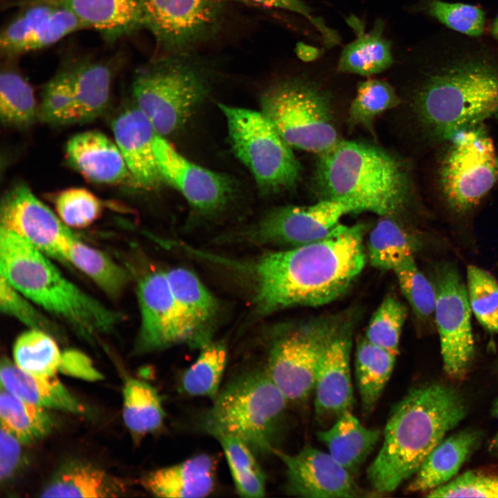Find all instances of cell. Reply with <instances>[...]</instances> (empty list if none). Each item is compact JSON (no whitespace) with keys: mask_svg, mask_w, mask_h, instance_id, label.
Returning <instances> with one entry per match:
<instances>
[{"mask_svg":"<svg viewBox=\"0 0 498 498\" xmlns=\"http://www.w3.org/2000/svg\"><path fill=\"white\" fill-rule=\"evenodd\" d=\"M365 225L339 224L327 236L248 259L207 250L204 261L230 271L248 288L255 315L317 307L340 297L364 268Z\"/></svg>","mask_w":498,"mask_h":498,"instance_id":"1","label":"cell"},{"mask_svg":"<svg viewBox=\"0 0 498 498\" xmlns=\"http://www.w3.org/2000/svg\"><path fill=\"white\" fill-rule=\"evenodd\" d=\"M470 37L439 38L414 93L415 114L436 142L498 119V51Z\"/></svg>","mask_w":498,"mask_h":498,"instance_id":"2","label":"cell"},{"mask_svg":"<svg viewBox=\"0 0 498 498\" xmlns=\"http://www.w3.org/2000/svg\"><path fill=\"white\" fill-rule=\"evenodd\" d=\"M465 412L463 399L450 387L431 383L412 389L391 409L382 445L367 470L372 490L390 493L414 475Z\"/></svg>","mask_w":498,"mask_h":498,"instance_id":"3","label":"cell"},{"mask_svg":"<svg viewBox=\"0 0 498 498\" xmlns=\"http://www.w3.org/2000/svg\"><path fill=\"white\" fill-rule=\"evenodd\" d=\"M314 183L322 199L351 204L357 212L392 216L409 199L411 177L405 163L376 145L340 140L318 155Z\"/></svg>","mask_w":498,"mask_h":498,"instance_id":"4","label":"cell"},{"mask_svg":"<svg viewBox=\"0 0 498 498\" xmlns=\"http://www.w3.org/2000/svg\"><path fill=\"white\" fill-rule=\"evenodd\" d=\"M0 270L12 286L82 338L111 332L122 320L64 277L49 259L18 235L0 228Z\"/></svg>","mask_w":498,"mask_h":498,"instance_id":"5","label":"cell"},{"mask_svg":"<svg viewBox=\"0 0 498 498\" xmlns=\"http://www.w3.org/2000/svg\"><path fill=\"white\" fill-rule=\"evenodd\" d=\"M210 62L194 52L166 54L136 72L134 104L165 137L181 129L203 102L214 73Z\"/></svg>","mask_w":498,"mask_h":498,"instance_id":"6","label":"cell"},{"mask_svg":"<svg viewBox=\"0 0 498 498\" xmlns=\"http://www.w3.org/2000/svg\"><path fill=\"white\" fill-rule=\"evenodd\" d=\"M201 420L212 436L228 434L257 454H274L288 401L266 369L244 371L222 387Z\"/></svg>","mask_w":498,"mask_h":498,"instance_id":"7","label":"cell"},{"mask_svg":"<svg viewBox=\"0 0 498 498\" xmlns=\"http://www.w3.org/2000/svg\"><path fill=\"white\" fill-rule=\"evenodd\" d=\"M261 111L292 147L317 155L340 140L326 93L300 78L279 81L260 97Z\"/></svg>","mask_w":498,"mask_h":498,"instance_id":"8","label":"cell"},{"mask_svg":"<svg viewBox=\"0 0 498 498\" xmlns=\"http://www.w3.org/2000/svg\"><path fill=\"white\" fill-rule=\"evenodd\" d=\"M229 142L237 158L248 169L263 194L293 188L301 165L292 147L260 111L220 104Z\"/></svg>","mask_w":498,"mask_h":498,"instance_id":"9","label":"cell"},{"mask_svg":"<svg viewBox=\"0 0 498 498\" xmlns=\"http://www.w3.org/2000/svg\"><path fill=\"white\" fill-rule=\"evenodd\" d=\"M446 142L438 169L439 187L448 206L464 213L497 181L498 156L483 123L457 131Z\"/></svg>","mask_w":498,"mask_h":498,"instance_id":"10","label":"cell"},{"mask_svg":"<svg viewBox=\"0 0 498 498\" xmlns=\"http://www.w3.org/2000/svg\"><path fill=\"white\" fill-rule=\"evenodd\" d=\"M348 323L340 315L320 317L292 327L275 340L265 369L288 401H304L313 392L324 353Z\"/></svg>","mask_w":498,"mask_h":498,"instance_id":"11","label":"cell"},{"mask_svg":"<svg viewBox=\"0 0 498 498\" xmlns=\"http://www.w3.org/2000/svg\"><path fill=\"white\" fill-rule=\"evenodd\" d=\"M231 0H140L143 28L166 54L193 52L221 31Z\"/></svg>","mask_w":498,"mask_h":498,"instance_id":"12","label":"cell"},{"mask_svg":"<svg viewBox=\"0 0 498 498\" xmlns=\"http://www.w3.org/2000/svg\"><path fill=\"white\" fill-rule=\"evenodd\" d=\"M356 212L351 204L333 199H321L306 206L279 207L250 227L223 239L239 243L295 247L325 237L343 216Z\"/></svg>","mask_w":498,"mask_h":498,"instance_id":"13","label":"cell"},{"mask_svg":"<svg viewBox=\"0 0 498 498\" xmlns=\"http://www.w3.org/2000/svg\"><path fill=\"white\" fill-rule=\"evenodd\" d=\"M432 283L443 368L449 376L461 378L467 373L474 352L467 286L456 268L448 263L437 266Z\"/></svg>","mask_w":498,"mask_h":498,"instance_id":"14","label":"cell"},{"mask_svg":"<svg viewBox=\"0 0 498 498\" xmlns=\"http://www.w3.org/2000/svg\"><path fill=\"white\" fill-rule=\"evenodd\" d=\"M0 228L28 241L49 257L64 261L71 241L76 236L25 184L18 183L3 195Z\"/></svg>","mask_w":498,"mask_h":498,"instance_id":"15","label":"cell"},{"mask_svg":"<svg viewBox=\"0 0 498 498\" xmlns=\"http://www.w3.org/2000/svg\"><path fill=\"white\" fill-rule=\"evenodd\" d=\"M140 324L135 351L145 354L174 345L190 347V335L174 299L165 271L147 273L138 281Z\"/></svg>","mask_w":498,"mask_h":498,"instance_id":"16","label":"cell"},{"mask_svg":"<svg viewBox=\"0 0 498 498\" xmlns=\"http://www.w3.org/2000/svg\"><path fill=\"white\" fill-rule=\"evenodd\" d=\"M154 144L164 183L180 192L194 210L211 214L227 205L235 191L231 177L191 162L158 133Z\"/></svg>","mask_w":498,"mask_h":498,"instance_id":"17","label":"cell"},{"mask_svg":"<svg viewBox=\"0 0 498 498\" xmlns=\"http://www.w3.org/2000/svg\"><path fill=\"white\" fill-rule=\"evenodd\" d=\"M274 454L285 465V490L290 495L311 498L364 495L353 475L329 452L306 445L296 454L277 449Z\"/></svg>","mask_w":498,"mask_h":498,"instance_id":"18","label":"cell"},{"mask_svg":"<svg viewBox=\"0 0 498 498\" xmlns=\"http://www.w3.org/2000/svg\"><path fill=\"white\" fill-rule=\"evenodd\" d=\"M351 329L348 323L328 346L320 363L313 392L319 423L335 421L354 404L351 374Z\"/></svg>","mask_w":498,"mask_h":498,"instance_id":"19","label":"cell"},{"mask_svg":"<svg viewBox=\"0 0 498 498\" xmlns=\"http://www.w3.org/2000/svg\"><path fill=\"white\" fill-rule=\"evenodd\" d=\"M111 129L135 187L154 190L164 183L154 151L157 132L134 104L123 108L111 122Z\"/></svg>","mask_w":498,"mask_h":498,"instance_id":"20","label":"cell"},{"mask_svg":"<svg viewBox=\"0 0 498 498\" xmlns=\"http://www.w3.org/2000/svg\"><path fill=\"white\" fill-rule=\"evenodd\" d=\"M165 273L190 335V347L201 349L212 341L220 304L189 269L176 267Z\"/></svg>","mask_w":498,"mask_h":498,"instance_id":"21","label":"cell"},{"mask_svg":"<svg viewBox=\"0 0 498 498\" xmlns=\"http://www.w3.org/2000/svg\"><path fill=\"white\" fill-rule=\"evenodd\" d=\"M66 156L73 167L91 182L134 186L116 142L102 132L87 131L73 136L66 143Z\"/></svg>","mask_w":498,"mask_h":498,"instance_id":"22","label":"cell"},{"mask_svg":"<svg viewBox=\"0 0 498 498\" xmlns=\"http://www.w3.org/2000/svg\"><path fill=\"white\" fill-rule=\"evenodd\" d=\"M216 464L206 454L190 458L145 475L142 486L157 497H204L215 486Z\"/></svg>","mask_w":498,"mask_h":498,"instance_id":"23","label":"cell"},{"mask_svg":"<svg viewBox=\"0 0 498 498\" xmlns=\"http://www.w3.org/2000/svg\"><path fill=\"white\" fill-rule=\"evenodd\" d=\"M316 436L329 454L353 476L374 450L381 432L364 426L351 411H347L330 427L317 431Z\"/></svg>","mask_w":498,"mask_h":498,"instance_id":"24","label":"cell"},{"mask_svg":"<svg viewBox=\"0 0 498 498\" xmlns=\"http://www.w3.org/2000/svg\"><path fill=\"white\" fill-rule=\"evenodd\" d=\"M0 378L3 389L31 404L77 414L86 412L56 376L41 377L30 374L3 357L1 361Z\"/></svg>","mask_w":498,"mask_h":498,"instance_id":"25","label":"cell"},{"mask_svg":"<svg viewBox=\"0 0 498 498\" xmlns=\"http://www.w3.org/2000/svg\"><path fill=\"white\" fill-rule=\"evenodd\" d=\"M86 28L112 42L143 28L140 0H63Z\"/></svg>","mask_w":498,"mask_h":498,"instance_id":"26","label":"cell"},{"mask_svg":"<svg viewBox=\"0 0 498 498\" xmlns=\"http://www.w3.org/2000/svg\"><path fill=\"white\" fill-rule=\"evenodd\" d=\"M479 439L477 432L470 430L444 439L423 461L407 490L430 491L450 481L476 448Z\"/></svg>","mask_w":498,"mask_h":498,"instance_id":"27","label":"cell"},{"mask_svg":"<svg viewBox=\"0 0 498 498\" xmlns=\"http://www.w3.org/2000/svg\"><path fill=\"white\" fill-rule=\"evenodd\" d=\"M78 122L102 115L109 105L114 77L112 60L82 58L69 61Z\"/></svg>","mask_w":498,"mask_h":498,"instance_id":"28","label":"cell"},{"mask_svg":"<svg viewBox=\"0 0 498 498\" xmlns=\"http://www.w3.org/2000/svg\"><path fill=\"white\" fill-rule=\"evenodd\" d=\"M122 481L84 462L61 467L42 490L43 497H116L125 492Z\"/></svg>","mask_w":498,"mask_h":498,"instance_id":"29","label":"cell"},{"mask_svg":"<svg viewBox=\"0 0 498 498\" xmlns=\"http://www.w3.org/2000/svg\"><path fill=\"white\" fill-rule=\"evenodd\" d=\"M396 356L360 339L355 353V378L362 411L368 415L374 409L393 372Z\"/></svg>","mask_w":498,"mask_h":498,"instance_id":"30","label":"cell"},{"mask_svg":"<svg viewBox=\"0 0 498 498\" xmlns=\"http://www.w3.org/2000/svg\"><path fill=\"white\" fill-rule=\"evenodd\" d=\"M384 23L378 20L368 33L358 31V37L340 53L338 68L343 73L371 76L393 64L391 43L383 37Z\"/></svg>","mask_w":498,"mask_h":498,"instance_id":"31","label":"cell"},{"mask_svg":"<svg viewBox=\"0 0 498 498\" xmlns=\"http://www.w3.org/2000/svg\"><path fill=\"white\" fill-rule=\"evenodd\" d=\"M64 261L84 273L112 298L118 297L130 281L127 269L102 251L81 241L77 235L70 242Z\"/></svg>","mask_w":498,"mask_h":498,"instance_id":"32","label":"cell"},{"mask_svg":"<svg viewBox=\"0 0 498 498\" xmlns=\"http://www.w3.org/2000/svg\"><path fill=\"white\" fill-rule=\"evenodd\" d=\"M165 413L157 389L150 384L128 378L123 387L122 418L132 432L145 435L160 429Z\"/></svg>","mask_w":498,"mask_h":498,"instance_id":"33","label":"cell"},{"mask_svg":"<svg viewBox=\"0 0 498 498\" xmlns=\"http://www.w3.org/2000/svg\"><path fill=\"white\" fill-rule=\"evenodd\" d=\"M44 409L1 387V425L14 434L21 444L36 442L52 431L54 423Z\"/></svg>","mask_w":498,"mask_h":498,"instance_id":"34","label":"cell"},{"mask_svg":"<svg viewBox=\"0 0 498 498\" xmlns=\"http://www.w3.org/2000/svg\"><path fill=\"white\" fill-rule=\"evenodd\" d=\"M0 118L6 127L27 128L39 119L34 90L15 68H5L0 75Z\"/></svg>","mask_w":498,"mask_h":498,"instance_id":"35","label":"cell"},{"mask_svg":"<svg viewBox=\"0 0 498 498\" xmlns=\"http://www.w3.org/2000/svg\"><path fill=\"white\" fill-rule=\"evenodd\" d=\"M200 350L198 358L183 372L180 389L189 396L213 400L221 389L228 360L227 349L223 342L212 341Z\"/></svg>","mask_w":498,"mask_h":498,"instance_id":"36","label":"cell"},{"mask_svg":"<svg viewBox=\"0 0 498 498\" xmlns=\"http://www.w3.org/2000/svg\"><path fill=\"white\" fill-rule=\"evenodd\" d=\"M225 456L238 494L243 497H263L266 476L253 450L241 439L228 434L214 436Z\"/></svg>","mask_w":498,"mask_h":498,"instance_id":"37","label":"cell"},{"mask_svg":"<svg viewBox=\"0 0 498 498\" xmlns=\"http://www.w3.org/2000/svg\"><path fill=\"white\" fill-rule=\"evenodd\" d=\"M12 353L18 367L41 377L55 376L62 354L54 337L43 331L31 329L17 338Z\"/></svg>","mask_w":498,"mask_h":498,"instance_id":"38","label":"cell"},{"mask_svg":"<svg viewBox=\"0 0 498 498\" xmlns=\"http://www.w3.org/2000/svg\"><path fill=\"white\" fill-rule=\"evenodd\" d=\"M371 265L381 270H393L414 253L410 237L391 216H383L372 229L367 243Z\"/></svg>","mask_w":498,"mask_h":498,"instance_id":"39","label":"cell"},{"mask_svg":"<svg viewBox=\"0 0 498 498\" xmlns=\"http://www.w3.org/2000/svg\"><path fill=\"white\" fill-rule=\"evenodd\" d=\"M39 119L52 125L78 122L69 62L44 85L39 104Z\"/></svg>","mask_w":498,"mask_h":498,"instance_id":"40","label":"cell"},{"mask_svg":"<svg viewBox=\"0 0 498 498\" xmlns=\"http://www.w3.org/2000/svg\"><path fill=\"white\" fill-rule=\"evenodd\" d=\"M400 102L393 86L378 79H367L359 82L356 94L349 109L351 126H362L372 134L377 116L397 107Z\"/></svg>","mask_w":498,"mask_h":498,"instance_id":"41","label":"cell"},{"mask_svg":"<svg viewBox=\"0 0 498 498\" xmlns=\"http://www.w3.org/2000/svg\"><path fill=\"white\" fill-rule=\"evenodd\" d=\"M470 308L488 331L498 334V282L486 270L472 265L467 268Z\"/></svg>","mask_w":498,"mask_h":498,"instance_id":"42","label":"cell"},{"mask_svg":"<svg viewBox=\"0 0 498 498\" xmlns=\"http://www.w3.org/2000/svg\"><path fill=\"white\" fill-rule=\"evenodd\" d=\"M407 308L391 295L379 305L367 326L365 338L373 344L398 356Z\"/></svg>","mask_w":498,"mask_h":498,"instance_id":"43","label":"cell"},{"mask_svg":"<svg viewBox=\"0 0 498 498\" xmlns=\"http://www.w3.org/2000/svg\"><path fill=\"white\" fill-rule=\"evenodd\" d=\"M62 3V0H33L26 5L1 31L2 55L6 57H13L19 45Z\"/></svg>","mask_w":498,"mask_h":498,"instance_id":"44","label":"cell"},{"mask_svg":"<svg viewBox=\"0 0 498 498\" xmlns=\"http://www.w3.org/2000/svg\"><path fill=\"white\" fill-rule=\"evenodd\" d=\"M421 10L466 36L477 37L483 33L485 13L479 7L441 0H423Z\"/></svg>","mask_w":498,"mask_h":498,"instance_id":"45","label":"cell"},{"mask_svg":"<svg viewBox=\"0 0 498 498\" xmlns=\"http://www.w3.org/2000/svg\"><path fill=\"white\" fill-rule=\"evenodd\" d=\"M31 300L12 286L3 277L0 279V309L31 329L41 330L55 338L64 333L59 325L42 313Z\"/></svg>","mask_w":498,"mask_h":498,"instance_id":"46","label":"cell"},{"mask_svg":"<svg viewBox=\"0 0 498 498\" xmlns=\"http://www.w3.org/2000/svg\"><path fill=\"white\" fill-rule=\"evenodd\" d=\"M393 271L403 295L415 313L425 319L434 314L436 302L434 284L418 269L414 256L404 259Z\"/></svg>","mask_w":498,"mask_h":498,"instance_id":"47","label":"cell"},{"mask_svg":"<svg viewBox=\"0 0 498 498\" xmlns=\"http://www.w3.org/2000/svg\"><path fill=\"white\" fill-rule=\"evenodd\" d=\"M57 214L70 228L91 225L101 215L104 203L93 193L82 187L59 192L55 198Z\"/></svg>","mask_w":498,"mask_h":498,"instance_id":"48","label":"cell"},{"mask_svg":"<svg viewBox=\"0 0 498 498\" xmlns=\"http://www.w3.org/2000/svg\"><path fill=\"white\" fill-rule=\"evenodd\" d=\"M84 28L85 26L62 0L59 7L19 45L14 56L46 48Z\"/></svg>","mask_w":498,"mask_h":498,"instance_id":"49","label":"cell"},{"mask_svg":"<svg viewBox=\"0 0 498 498\" xmlns=\"http://www.w3.org/2000/svg\"><path fill=\"white\" fill-rule=\"evenodd\" d=\"M427 497L498 498V474L468 471L430 490Z\"/></svg>","mask_w":498,"mask_h":498,"instance_id":"50","label":"cell"},{"mask_svg":"<svg viewBox=\"0 0 498 498\" xmlns=\"http://www.w3.org/2000/svg\"><path fill=\"white\" fill-rule=\"evenodd\" d=\"M265 7L282 9L300 15L306 18L321 34L324 44L328 48L340 43L341 38L335 30L325 24L322 17H315L313 11L302 0H247Z\"/></svg>","mask_w":498,"mask_h":498,"instance_id":"51","label":"cell"},{"mask_svg":"<svg viewBox=\"0 0 498 498\" xmlns=\"http://www.w3.org/2000/svg\"><path fill=\"white\" fill-rule=\"evenodd\" d=\"M21 443L3 426L0 430V479L1 483L11 479L21 457Z\"/></svg>","mask_w":498,"mask_h":498,"instance_id":"52","label":"cell"},{"mask_svg":"<svg viewBox=\"0 0 498 498\" xmlns=\"http://www.w3.org/2000/svg\"><path fill=\"white\" fill-rule=\"evenodd\" d=\"M59 371L64 374L89 381H95L103 378V376L94 367L89 356L73 349L62 353Z\"/></svg>","mask_w":498,"mask_h":498,"instance_id":"53","label":"cell"},{"mask_svg":"<svg viewBox=\"0 0 498 498\" xmlns=\"http://www.w3.org/2000/svg\"><path fill=\"white\" fill-rule=\"evenodd\" d=\"M297 57L303 62H312L317 59L320 55V50L313 46L298 42L295 48Z\"/></svg>","mask_w":498,"mask_h":498,"instance_id":"54","label":"cell"},{"mask_svg":"<svg viewBox=\"0 0 498 498\" xmlns=\"http://www.w3.org/2000/svg\"><path fill=\"white\" fill-rule=\"evenodd\" d=\"M495 412L498 419V400L495 403ZM490 449L498 451V431L491 442Z\"/></svg>","mask_w":498,"mask_h":498,"instance_id":"55","label":"cell"},{"mask_svg":"<svg viewBox=\"0 0 498 498\" xmlns=\"http://www.w3.org/2000/svg\"><path fill=\"white\" fill-rule=\"evenodd\" d=\"M490 32L492 37L498 41V15L492 24Z\"/></svg>","mask_w":498,"mask_h":498,"instance_id":"56","label":"cell"}]
</instances>
